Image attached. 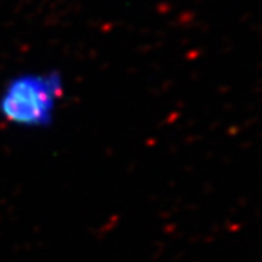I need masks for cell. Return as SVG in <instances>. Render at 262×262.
<instances>
[{
  "label": "cell",
  "instance_id": "obj_1",
  "mask_svg": "<svg viewBox=\"0 0 262 262\" xmlns=\"http://www.w3.org/2000/svg\"><path fill=\"white\" fill-rule=\"evenodd\" d=\"M64 92L60 72H31L13 76L0 92V117L25 128H47Z\"/></svg>",
  "mask_w": 262,
  "mask_h": 262
}]
</instances>
